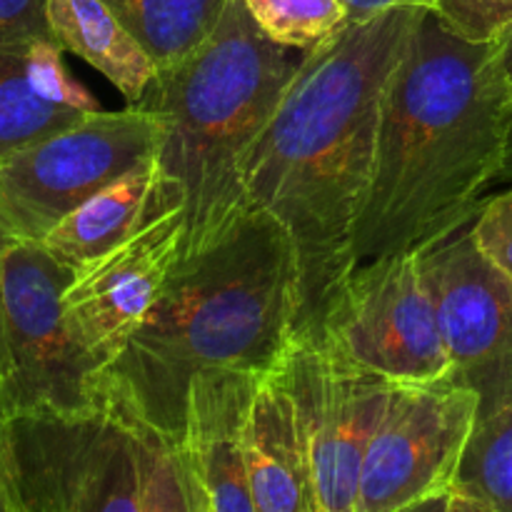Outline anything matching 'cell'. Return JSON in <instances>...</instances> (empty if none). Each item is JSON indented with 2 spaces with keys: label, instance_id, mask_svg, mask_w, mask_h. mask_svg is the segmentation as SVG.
<instances>
[{
  "label": "cell",
  "instance_id": "cell-1",
  "mask_svg": "<svg viewBox=\"0 0 512 512\" xmlns=\"http://www.w3.org/2000/svg\"><path fill=\"white\" fill-rule=\"evenodd\" d=\"M425 10L400 5L350 20L303 50L245 160L250 203L273 215L293 245L295 330H318L333 295L360 265L355 243L383 95Z\"/></svg>",
  "mask_w": 512,
  "mask_h": 512
},
{
  "label": "cell",
  "instance_id": "cell-2",
  "mask_svg": "<svg viewBox=\"0 0 512 512\" xmlns=\"http://www.w3.org/2000/svg\"><path fill=\"white\" fill-rule=\"evenodd\" d=\"M512 93L493 40H470L425 10L383 95L358 260L423 248L470 223L498 183Z\"/></svg>",
  "mask_w": 512,
  "mask_h": 512
},
{
  "label": "cell",
  "instance_id": "cell-3",
  "mask_svg": "<svg viewBox=\"0 0 512 512\" xmlns=\"http://www.w3.org/2000/svg\"><path fill=\"white\" fill-rule=\"evenodd\" d=\"M298 273L283 225L255 208L230 238L178 268L95 375L108 400L180 448L190 380L215 368L270 370L295 330Z\"/></svg>",
  "mask_w": 512,
  "mask_h": 512
},
{
  "label": "cell",
  "instance_id": "cell-4",
  "mask_svg": "<svg viewBox=\"0 0 512 512\" xmlns=\"http://www.w3.org/2000/svg\"><path fill=\"white\" fill-rule=\"evenodd\" d=\"M298 60L270 40L245 0H228L200 48L160 68L135 105L158 123L155 160L185 198L183 258L208 253L253 213L245 160Z\"/></svg>",
  "mask_w": 512,
  "mask_h": 512
},
{
  "label": "cell",
  "instance_id": "cell-5",
  "mask_svg": "<svg viewBox=\"0 0 512 512\" xmlns=\"http://www.w3.org/2000/svg\"><path fill=\"white\" fill-rule=\"evenodd\" d=\"M10 450L20 512H205L178 445L108 400L13 415Z\"/></svg>",
  "mask_w": 512,
  "mask_h": 512
},
{
  "label": "cell",
  "instance_id": "cell-6",
  "mask_svg": "<svg viewBox=\"0 0 512 512\" xmlns=\"http://www.w3.org/2000/svg\"><path fill=\"white\" fill-rule=\"evenodd\" d=\"M73 275L35 240H10L0 255V403L10 418L95 403L103 363L65 320L63 295Z\"/></svg>",
  "mask_w": 512,
  "mask_h": 512
},
{
  "label": "cell",
  "instance_id": "cell-7",
  "mask_svg": "<svg viewBox=\"0 0 512 512\" xmlns=\"http://www.w3.org/2000/svg\"><path fill=\"white\" fill-rule=\"evenodd\" d=\"M158 123L140 105L95 110L80 123L0 158V223L40 240L80 203L155 158Z\"/></svg>",
  "mask_w": 512,
  "mask_h": 512
},
{
  "label": "cell",
  "instance_id": "cell-8",
  "mask_svg": "<svg viewBox=\"0 0 512 512\" xmlns=\"http://www.w3.org/2000/svg\"><path fill=\"white\" fill-rule=\"evenodd\" d=\"M478 410V393L453 375L393 383L365 448L355 512L445 510Z\"/></svg>",
  "mask_w": 512,
  "mask_h": 512
},
{
  "label": "cell",
  "instance_id": "cell-9",
  "mask_svg": "<svg viewBox=\"0 0 512 512\" xmlns=\"http://www.w3.org/2000/svg\"><path fill=\"white\" fill-rule=\"evenodd\" d=\"M275 370L308 445L318 512H355L365 448L393 383L345 358L318 330H293Z\"/></svg>",
  "mask_w": 512,
  "mask_h": 512
},
{
  "label": "cell",
  "instance_id": "cell-10",
  "mask_svg": "<svg viewBox=\"0 0 512 512\" xmlns=\"http://www.w3.org/2000/svg\"><path fill=\"white\" fill-rule=\"evenodd\" d=\"M318 333L390 383L450 375L420 248L363 260L330 300Z\"/></svg>",
  "mask_w": 512,
  "mask_h": 512
},
{
  "label": "cell",
  "instance_id": "cell-11",
  "mask_svg": "<svg viewBox=\"0 0 512 512\" xmlns=\"http://www.w3.org/2000/svg\"><path fill=\"white\" fill-rule=\"evenodd\" d=\"M470 223L423 245L420 260L450 375L478 393L480 418L512 398V283L480 253Z\"/></svg>",
  "mask_w": 512,
  "mask_h": 512
},
{
  "label": "cell",
  "instance_id": "cell-12",
  "mask_svg": "<svg viewBox=\"0 0 512 512\" xmlns=\"http://www.w3.org/2000/svg\"><path fill=\"white\" fill-rule=\"evenodd\" d=\"M185 198L160 175L143 223L93 263L75 270L65 288L68 328L100 363H108L150 305L158 300L183 258Z\"/></svg>",
  "mask_w": 512,
  "mask_h": 512
},
{
  "label": "cell",
  "instance_id": "cell-13",
  "mask_svg": "<svg viewBox=\"0 0 512 512\" xmlns=\"http://www.w3.org/2000/svg\"><path fill=\"white\" fill-rule=\"evenodd\" d=\"M263 373L215 368L190 380L180 455L205 512H255L245 473V423Z\"/></svg>",
  "mask_w": 512,
  "mask_h": 512
},
{
  "label": "cell",
  "instance_id": "cell-14",
  "mask_svg": "<svg viewBox=\"0 0 512 512\" xmlns=\"http://www.w3.org/2000/svg\"><path fill=\"white\" fill-rule=\"evenodd\" d=\"M98 100L75 83L50 40L0 48V158L80 123Z\"/></svg>",
  "mask_w": 512,
  "mask_h": 512
},
{
  "label": "cell",
  "instance_id": "cell-15",
  "mask_svg": "<svg viewBox=\"0 0 512 512\" xmlns=\"http://www.w3.org/2000/svg\"><path fill=\"white\" fill-rule=\"evenodd\" d=\"M245 473L255 512H318L308 445L275 365L260 375L250 403Z\"/></svg>",
  "mask_w": 512,
  "mask_h": 512
},
{
  "label": "cell",
  "instance_id": "cell-16",
  "mask_svg": "<svg viewBox=\"0 0 512 512\" xmlns=\"http://www.w3.org/2000/svg\"><path fill=\"white\" fill-rule=\"evenodd\" d=\"M158 185V160L128 170L65 215L40 243L68 268L80 270L123 243L145 220Z\"/></svg>",
  "mask_w": 512,
  "mask_h": 512
},
{
  "label": "cell",
  "instance_id": "cell-17",
  "mask_svg": "<svg viewBox=\"0 0 512 512\" xmlns=\"http://www.w3.org/2000/svg\"><path fill=\"white\" fill-rule=\"evenodd\" d=\"M48 18L60 48L108 78L125 103L143 98L158 68L103 0H48Z\"/></svg>",
  "mask_w": 512,
  "mask_h": 512
},
{
  "label": "cell",
  "instance_id": "cell-18",
  "mask_svg": "<svg viewBox=\"0 0 512 512\" xmlns=\"http://www.w3.org/2000/svg\"><path fill=\"white\" fill-rule=\"evenodd\" d=\"M445 510L512 512V398L475 423Z\"/></svg>",
  "mask_w": 512,
  "mask_h": 512
},
{
  "label": "cell",
  "instance_id": "cell-19",
  "mask_svg": "<svg viewBox=\"0 0 512 512\" xmlns=\"http://www.w3.org/2000/svg\"><path fill=\"white\" fill-rule=\"evenodd\" d=\"M148 50L155 68H168L210 38L228 0H103Z\"/></svg>",
  "mask_w": 512,
  "mask_h": 512
},
{
  "label": "cell",
  "instance_id": "cell-20",
  "mask_svg": "<svg viewBox=\"0 0 512 512\" xmlns=\"http://www.w3.org/2000/svg\"><path fill=\"white\" fill-rule=\"evenodd\" d=\"M258 28L288 50H310L350 23L343 0H245Z\"/></svg>",
  "mask_w": 512,
  "mask_h": 512
},
{
  "label": "cell",
  "instance_id": "cell-21",
  "mask_svg": "<svg viewBox=\"0 0 512 512\" xmlns=\"http://www.w3.org/2000/svg\"><path fill=\"white\" fill-rule=\"evenodd\" d=\"M470 233L480 253L512 283V185L505 193L483 198Z\"/></svg>",
  "mask_w": 512,
  "mask_h": 512
},
{
  "label": "cell",
  "instance_id": "cell-22",
  "mask_svg": "<svg viewBox=\"0 0 512 512\" xmlns=\"http://www.w3.org/2000/svg\"><path fill=\"white\" fill-rule=\"evenodd\" d=\"M430 10L470 40H493L500 28L512 23V0H430Z\"/></svg>",
  "mask_w": 512,
  "mask_h": 512
},
{
  "label": "cell",
  "instance_id": "cell-23",
  "mask_svg": "<svg viewBox=\"0 0 512 512\" xmlns=\"http://www.w3.org/2000/svg\"><path fill=\"white\" fill-rule=\"evenodd\" d=\"M40 40L58 43L50 28L48 0H0V48Z\"/></svg>",
  "mask_w": 512,
  "mask_h": 512
},
{
  "label": "cell",
  "instance_id": "cell-24",
  "mask_svg": "<svg viewBox=\"0 0 512 512\" xmlns=\"http://www.w3.org/2000/svg\"><path fill=\"white\" fill-rule=\"evenodd\" d=\"M0 512H20L10 450V415L0 403Z\"/></svg>",
  "mask_w": 512,
  "mask_h": 512
},
{
  "label": "cell",
  "instance_id": "cell-25",
  "mask_svg": "<svg viewBox=\"0 0 512 512\" xmlns=\"http://www.w3.org/2000/svg\"><path fill=\"white\" fill-rule=\"evenodd\" d=\"M348 8L350 20L373 18V15L383 13V10L400 8V5H420V8H430V0H343Z\"/></svg>",
  "mask_w": 512,
  "mask_h": 512
},
{
  "label": "cell",
  "instance_id": "cell-26",
  "mask_svg": "<svg viewBox=\"0 0 512 512\" xmlns=\"http://www.w3.org/2000/svg\"><path fill=\"white\" fill-rule=\"evenodd\" d=\"M493 53H495V65H498L500 78L505 80V85L512 93V23L500 28L493 38Z\"/></svg>",
  "mask_w": 512,
  "mask_h": 512
},
{
  "label": "cell",
  "instance_id": "cell-27",
  "mask_svg": "<svg viewBox=\"0 0 512 512\" xmlns=\"http://www.w3.org/2000/svg\"><path fill=\"white\" fill-rule=\"evenodd\" d=\"M498 183H512V103H510V120H508V145H505L503 170H500Z\"/></svg>",
  "mask_w": 512,
  "mask_h": 512
},
{
  "label": "cell",
  "instance_id": "cell-28",
  "mask_svg": "<svg viewBox=\"0 0 512 512\" xmlns=\"http://www.w3.org/2000/svg\"><path fill=\"white\" fill-rule=\"evenodd\" d=\"M10 240H15V238L3 228V223H0V255H3L5 245H8ZM0 365H3V333H0Z\"/></svg>",
  "mask_w": 512,
  "mask_h": 512
}]
</instances>
